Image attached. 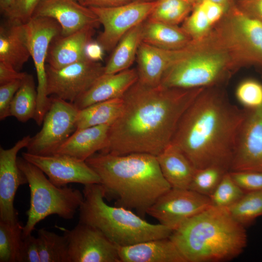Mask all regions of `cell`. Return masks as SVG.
Segmentation results:
<instances>
[{
	"instance_id": "6da1fadb",
	"label": "cell",
	"mask_w": 262,
	"mask_h": 262,
	"mask_svg": "<svg viewBox=\"0 0 262 262\" xmlns=\"http://www.w3.org/2000/svg\"><path fill=\"white\" fill-rule=\"evenodd\" d=\"M203 89L150 86L138 80L122 97V112L99 152L156 156L171 143L181 116Z\"/></svg>"
},
{
	"instance_id": "7a4b0ae2",
	"label": "cell",
	"mask_w": 262,
	"mask_h": 262,
	"mask_svg": "<svg viewBox=\"0 0 262 262\" xmlns=\"http://www.w3.org/2000/svg\"><path fill=\"white\" fill-rule=\"evenodd\" d=\"M244 113L218 86L204 88L181 116L171 143L196 169L229 171Z\"/></svg>"
},
{
	"instance_id": "3957f363",
	"label": "cell",
	"mask_w": 262,
	"mask_h": 262,
	"mask_svg": "<svg viewBox=\"0 0 262 262\" xmlns=\"http://www.w3.org/2000/svg\"><path fill=\"white\" fill-rule=\"evenodd\" d=\"M85 162L99 177L105 198H114L116 206L134 210L143 218L157 198L171 188L156 156L151 154L99 152Z\"/></svg>"
},
{
	"instance_id": "277c9868",
	"label": "cell",
	"mask_w": 262,
	"mask_h": 262,
	"mask_svg": "<svg viewBox=\"0 0 262 262\" xmlns=\"http://www.w3.org/2000/svg\"><path fill=\"white\" fill-rule=\"evenodd\" d=\"M169 238L186 262H222L239 256L247 244L244 226L226 208L213 206L188 219Z\"/></svg>"
},
{
	"instance_id": "5b68a950",
	"label": "cell",
	"mask_w": 262,
	"mask_h": 262,
	"mask_svg": "<svg viewBox=\"0 0 262 262\" xmlns=\"http://www.w3.org/2000/svg\"><path fill=\"white\" fill-rule=\"evenodd\" d=\"M84 186L79 222L98 229L116 246H127L171 235L173 230L162 224L150 223L123 207L107 204L100 184Z\"/></svg>"
},
{
	"instance_id": "8992f818",
	"label": "cell",
	"mask_w": 262,
	"mask_h": 262,
	"mask_svg": "<svg viewBox=\"0 0 262 262\" xmlns=\"http://www.w3.org/2000/svg\"><path fill=\"white\" fill-rule=\"evenodd\" d=\"M237 67L226 50L204 38L193 42L187 52L166 70L160 85L182 89L217 86Z\"/></svg>"
},
{
	"instance_id": "52a82bcc",
	"label": "cell",
	"mask_w": 262,
	"mask_h": 262,
	"mask_svg": "<svg viewBox=\"0 0 262 262\" xmlns=\"http://www.w3.org/2000/svg\"><path fill=\"white\" fill-rule=\"evenodd\" d=\"M17 162L27 178L30 191L23 238L32 234L36 225L50 215L56 214L66 220L73 218L83 201V193L67 186H56L40 169L23 157H17Z\"/></svg>"
},
{
	"instance_id": "ba28073f",
	"label": "cell",
	"mask_w": 262,
	"mask_h": 262,
	"mask_svg": "<svg viewBox=\"0 0 262 262\" xmlns=\"http://www.w3.org/2000/svg\"><path fill=\"white\" fill-rule=\"evenodd\" d=\"M226 50L237 66H262V22L240 8H231L208 35Z\"/></svg>"
},
{
	"instance_id": "9c48e42d",
	"label": "cell",
	"mask_w": 262,
	"mask_h": 262,
	"mask_svg": "<svg viewBox=\"0 0 262 262\" xmlns=\"http://www.w3.org/2000/svg\"><path fill=\"white\" fill-rule=\"evenodd\" d=\"M22 26L25 40L36 72L37 106L33 119L40 126L50 104L46 71L48 52L51 42L61 33L62 29L55 20L46 16H33Z\"/></svg>"
},
{
	"instance_id": "30bf717a",
	"label": "cell",
	"mask_w": 262,
	"mask_h": 262,
	"mask_svg": "<svg viewBox=\"0 0 262 262\" xmlns=\"http://www.w3.org/2000/svg\"><path fill=\"white\" fill-rule=\"evenodd\" d=\"M50 104L39 131L31 137L27 152L37 155L55 154L59 148L77 130L79 109L61 98L50 97Z\"/></svg>"
},
{
	"instance_id": "8fae6325",
	"label": "cell",
	"mask_w": 262,
	"mask_h": 262,
	"mask_svg": "<svg viewBox=\"0 0 262 262\" xmlns=\"http://www.w3.org/2000/svg\"><path fill=\"white\" fill-rule=\"evenodd\" d=\"M47 93L74 103L104 74L100 62L87 58L56 69L46 65Z\"/></svg>"
},
{
	"instance_id": "7c38bea8",
	"label": "cell",
	"mask_w": 262,
	"mask_h": 262,
	"mask_svg": "<svg viewBox=\"0 0 262 262\" xmlns=\"http://www.w3.org/2000/svg\"><path fill=\"white\" fill-rule=\"evenodd\" d=\"M157 3L139 0L114 7H88L103 27L96 41L105 51L113 50L125 33L148 18Z\"/></svg>"
},
{
	"instance_id": "4fadbf2b",
	"label": "cell",
	"mask_w": 262,
	"mask_h": 262,
	"mask_svg": "<svg viewBox=\"0 0 262 262\" xmlns=\"http://www.w3.org/2000/svg\"><path fill=\"white\" fill-rule=\"evenodd\" d=\"M212 206L209 196L189 189L171 188L157 198L147 214L174 230L185 220Z\"/></svg>"
},
{
	"instance_id": "5bb4252c",
	"label": "cell",
	"mask_w": 262,
	"mask_h": 262,
	"mask_svg": "<svg viewBox=\"0 0 262 262\" xmlns=\"http://www.w3.org/2000/svg\"><path fill=\"white\" fill-rule=\"evenodd\" d=\"M64 234L69 262H120L118 246L92 226L79 222L72 229H65Z\"/></svg>"
},
{
	"instance_id": "9a60e30c",
	"label": "cell",
	"mask_w": 262,
	"mask_h": 262,
	"mask_svg": "<svg viewBox=\"0 0 262 262\" xmlns=\"http://www.w3.org/2000/svg\"><path fill=\"white\" fill-rule=\"evenodd\" d=\"M22 156L40 169L57 186H65L70 183L100 184L99 177L85 161L60 153L37 155L25 152Z\"/></svg>"
},
{
	"instance_id": "2e32d148",
	"label": "cell",
	"mask_w": 262,
	"mask_h": 262,
	"mask_svg": "<svg viewBox=\"0 0 262 262\" xmlns=\"http://www.w3.org/2000/svg\"><path fill=\"white\" fill-rule=\"evenodd\" d=\"M244 109L229 171L262 172V106Z\"/></svg>"
},
{
	"instance_id": "e0dca14e",
	"label": "cell",
	"mask_w": 262,
	"mask_h": 262,
	"mask_svg": "<svg viewBox=\"0 0 262 262\" xmlns=\"http://www.w3.org/2000/svg\"><path fill=\"white\" fill-rule=\"evenodd\" d=\"M31 136L26 135L12 147H0V220L15 223L18 220L14 199L18 187L28 183L27 178L17 164V153L28 145Z\"/></svg>"
},
{
	"instance_id": "ac0fdd59",
	"label": "cell",
	"mask_w": 262,
	"mask_h": 262,
	"mask_svg": "<svg viewBox=\"0 0 262 262\" xmlns=\"http://www.w3.org/2000/svg\"><path fill=\"white\" fill-rule=\"evenodd\" d=\"M33 16L54 19L61 26V34L63 35L71 34L87 26L97 27L100 24L93 11L78 0H42Z\"/></svg>"
},
{
	"instance_id": "d6986e66",
	"label": "cell",
	"mask_w": 262,
	"mask_h": 262,
	"mask_svg": "<svg viewBox=\"0 0 262 262\" xmlns=\"http://www.w3.org/2000/svg\"><path fill=\"white\" fill-rule=\"evenodd\" d=\"M191 44L182 49L168 50L141 42L136 58L138 81L147 86L160 85L166 70L187 52Z\"/></svg>"
},
{
	"instance_id": "ffe728a7",
	"label": "cell",
	"mask_w": 262,
	"mask_h": 262,
	"mask_svg": "<svg viewBox=\"0 0 262 262\" xmlns=\"http://www.w3.org/2000/svg\"><path fill=\"white\" fill-rule=\"evenodd\" d=\"M96 27L87 26L68 35L54 37L49 47L46 64L58 69L87 58L85 47L92 40Z\"/></svg>"
},
{
	"instance_id": "44dd1931",
	"label": "cell",
	"mask_w": 262,
	"mask_h": 262,
	"mask_svg": "<svg viewBox=\"0 0 262 262\" xmlns=\"http://www.w3.org/2000/svg\"><path fill=\"white\" fill-rule=\"evenodd\" d=\"M138 80L135 68L113 74L104 73L74 104L81 110L98 102L122 98Z\"/></svg>"
},
{
	"instance_id": "7402d4cb",
	"label": "cell",
	"mask_w": 262,
	"mask_h": 262,
	"mask_svg": "<svg viewBox=\"0 0 262 262\" xmlns=\"http://www.w3.org/2000/svg\"><path fill=\"white\" fill-rule=\"evenodd\" d=\"M118 253L120 262H186L169 237L118 246Z\"/></svg>"
},
{
	"instance_id": "603a6c76",
	"label": "cell",
	"mask_w": 262,
	"mask_h": 262,
	"mask_svg": "<svg viewBox=\"0 0 262 262\" xmlns=\"http://www.w3.org/2000/svg\"><path fill=\"white\" fill-rule=\"evenodd\" d=\"M110 125L77 129L56 153L64 154L85 161L106 147Z\"/></svg>"
},
{
	"instance_id": "cb8c5ba5",
	"label": "cell",
	"mask_w": 262,
	"mask_h": 262,
	"mask_svg": "<svg viewBox=\"0 0 262 262\" xmlns=\"http://www.w3.org/2000/svg\"><path fill=\"white\" fill-rule=\"evenodd\" d=\"M156 159L163 176L171 188H189L196 169L179 147L170 143L156 156Z\"/></svg>"
},
{
	"instance_id": "d4e9b609",
	"label": "cell",
	"mask_w": 262,
	"mask_h": 262,
	"mask_svg": "<svg viewBox=\"0 0 262 262\" xmlns=\"http://www.w3.org/2000/svg\"><path fill=\"white\" fill-rule=\"evenodd\" d=\"M22 25L6 19L0 26V62L19 71L31 57Z\"/></svg>"
},
{
	"instance_id": "484cf974",
	"label": "cell",
	"mask_w": 262,
	"mask_h": 262,
	"mask_svg": "<svg viewBox=\"0 0 262 262\" xmlns=\"http://www.w3.org/2000/svg\"><path fill=\"white\" fill-rule=\"evenodd\" d=\"M141 42L160 49L178 50L188 47L193 41L178 25L147 18L142 24Z\"/></svg>"
},
{
	"instance_id": "4316f807",
	"label": "cell",
	"mask_w": 262,
	"mask_h": 262,
	"mask_svg": "<svg viewBox=\"0 0 262 262\" xmlns=\"http://www.w3.org/2000/svg\"><path fill=\"white\" fill-rule=\"evenodd\" d=\"M142 24L131 29L118 41L104 66L105 74L115 73L130 68L136 58L141 43Z\"/></svg>"
},
{
	"instance_id": "83f0119b",
	"label": "cell",
	"mask_w": 262,
	"mask_h": 262,
	"mask_svg": "<svg viewBox=\"0 0 262 262\" xmlns=\"http://www.w3.org/2000/svg\"><path fill=\"white\" fill-rule=\"evenodd\" d=\"M123 107L122 98L98 102L79 110L76 119L77 129L111 125L119 117Z\"/></svg>"
},
{
	"instance_id": "f1b7e54d",
	"label": "cell",
	"mask_w": 262,
	"mask_h": 262,
	"mask_svg": "<svg viewBox=\"0 0 262 262\" xmlns=\"http://www.w3.org/2000/svg\"><path fill=\"white\" fill-rule=\"evenodd\" d=\"M37 106V89L33 77L27 74L16 92L10 106L11 116L26 122L34 119Z\"/></svg>"
},
{
	"instance_id": "f546056e",
	"label": "cell",
	"mask_w": 262,
	"mask_h": 262,
	"mask_svg": "<svg viewBox=\"0 0 262 262\" xmlns=\"http://www.w3.org/2000/svg\"><path fill=\"white\" fill-rule=\"evenodd\" d=\"M37 241L41 262H69L68 243L64 234L40 229Z\"/></svg>"
},
{
	"instance_id": "4dcf8cb0",
	"label": "cell",
	"mask_w": 262,
	"mask_h": 262,
	"mask_svg": "<svg viewBox=\"0 0 262 262\" xmlns=\"http://www.w3.org/2000/svg\"><path fill=\"white\" fill-rule=\"evenodd\" d=\"M23 227L19 221L9 223L0 220V262H19Z\"/></svg>"
},
{
	"instance_id": "1f68e13d",
	"label": "cell",
	"mask_w": 262,
	"mask_h": 262,
	"mask_svg": "<svg viewBox=\"0 0 262 262\" xmlns=\"http://www.w3.org/2000/svg\"><path fill=\"white\" fill-rule=\"evenodd\" d=\"M226 209L231 217L244 226L252 223L262 215V190L245 193Z\"/></svg>"
},
{
	"instance_id": "d6a6232c",
	"label": "cell",
	"mask_w": 262,
	"mask_h": 262,
	"mask_svg": "<svg viewBox=\"0 0 262 262\" xmlns=\"http://www.w3.org/2000/svg\"><path fill=\"white\" fill-rule=\"evenodd\" d=\"M193 6L182 0H157L147 18L171 25L183 22Z\"/></svg>"
},
{
	"instance_id": "836d02e7",
	"label": "cell",
	"mask_w": 262,
	"mask_h": 262,
	"mask_svg": "<svg viewBox=\"0 0 262 262\" xmlns=\"http://www.w3.org/2000/svg\"><path fill=\"white\" fill-rule=\"evenodd\" d=\"M228 172L217 166L196 169L188 189L209 197Z\"/></svg>"
},
{
	"instance_id": "e575fe53",
	"label": "cell",
	"mask_w": 262,
	"mask_h": 262,
	"mask_svg": "<svg viewBox=\"0 0 262 262\" xmlns=\"http://www.w3.org/2000/svg\"><path fill=\"white\" fill-rule=\"evenodd\" d=\"M245 193L233 180L229 172H228L223 176L209 197L212 206L227 208L238 200Z\"/></svg>"
},
{
	"instance_id": "d590c367",
	"label": "cell",
	"mask_w": 262,
	"mask_h": 262,
	"mask_svg": "<svg viewBox=\"0 0 262 262\" xmlns=\"http://www.w3.org/2000/svg\"><path fill=\"white\" fill-rule=\"evenodd\" d=\"M191 11L183 22L181 28L193 41H200L206 37L214 27L198 3L194 5Z\"/></svg>"
},
{
	"instance_id": "8d00e7d4",
	"label": "cell",
	"mask_w": 262,
	"mask_h": 262,
	"mask_svg": "<svg viewBox=\"0 0 262 262\" xmlns=\"http://www.w3.org/2000/svg\"><path fill=\"white\" fill-rule=\"evenodd\" d=\"M235 95L237 100L245 109H253L262 106V84L259 81L248 79L237 86Z\"/></svg>"
},
{
	"instance_id": "74e56055",
	"label": "cell",
	"mask_w": 262,
	"mask_h": 262,
	"mask_svg": "<svg viewBox=\"0 0 262 262\" xmlns=\"http://www.w3.org/2000/svg\"><path fill=\"white\" fill-rule=\"evenodd\" d=\"M42 0H16L4 14L6 19L20 24L30 20L35 9Z\"/></svg>"
},
{
	"instance_id": "f35d334b",
	"label": "cell",
	"mask_w": 262,
	"mask_h": 262,
	"mask_svg": "<svg viewBox=\"0 0 262 262\" xmlns=\"http://www.w3.org/2000/svg\"><path fill=\"white\" fill-rule=\"evenodd\" d=\"M229 173L233 180L245 193L262 190V172L240 170Z\"/></svg>"
},
{
	"instance_id": "ab89813d",
	"label": "cell",
	"mask_w": 262,
	"mask_h": 262,
	"mask_svg": "<svg viewBox=\"0 0 262 262\" xmlns=\"http://www.w3.org/2000/svg\"><path fill=\"white\" fill-rule=\"evenodd\" d=\"M22 80H15L0 85V119L1 120L11 116V104L16 92L21 84Z\"/></svg>"
},
{
	"instance_id": "60d3db41",
	"label": "cell",
	"mask_w": 262,
	"mask_h": 262,
	"mask_svg": "<svg viewBox=\"0 0 262 262\" xmlns=\"http://www.w3.org/2000/svg\"><path fill=\"white\" fill-rule=\"evenodd\" d=\"M19 262H41L37 237L32 234L23 238L20 252Z\"/></svg>"
},
{
	"instance_id": "b9f144b4",
	"label": "cell",
	"mask_w": 262,
	"mask_h": 262,
	"mask_svg": "<svg viewBox=\"0 0 262 262\" xmlns=\"http://www.w3.org/2000/svg\"><path fill=\"white\" fill-rule=\"evenodd\" d=\"M197 2L203 9L213 27L221 21L228 9L224 6L209 0H198Z\"/></svg>"
},
{
	"instance_id": "7bdbcfd3",
	"label": "cell",
	"mask_w": 262,
	"mask_h": 262,
	"mask_svg": "<svg viewBox=\"0 0 262 262\" xmlns=\"http://www.w3.org/2000/svg\"><path fill=\"white\" fill-rule=\"evenodd\" d=\"M27 73L16 70L12 66L0 62V85L17 80H23Z\"/></svg>"
},
{
	"instance_id": "ee69618b",
	"label": "cell",
	"mask_w": 262,
	"mask_h": 262,
	"mask_svg": "<svg viewBox=\"0 0 262 262\" xmlns=\"http://www.w3.org/2000/svg\"><path fill=\"white\" fill-rule=\"evenodd\" d=\"M139 0L153 1L156 0H82V5L87 7L109 8Z\"/></svg>"
},
{
	"instance_id": "f6af8a7d",
	"label": "cell",
	"mask_w": 262,
	"mask_h": 262,
	"mask_svg": "<svg viewBox=\"0 0 262 262\" xmlns=\"http://www.w3.org/2000/svg\"><path fill=\"white\" fill-rule=\"evenodd\" d=\"M240 8L262 22V0H242Z\"/></svg>"
},
{
	"instance_id": "bcb514c9",
	"label": "cell",
	"mask_w": 262,
	"mask_h": 262,
	"mask_svg": "<svg viewBox=\"0 0 262 262\" xmlns=\"http://www.w3.org/2000/svg\"><path fill=\"white\" fill-rule=\"evenodd\" d=\"M105 50L97 41H90L88 43L85 50L86 58L92 61L100 62L104 56Z\"/></svg>"
},
{
	"instance_id": "7dc6e473",
	"label": "cell",
	"mask_w": 262,
	"mask_h": 262,
	"mask_svg": "<svg viewBox=\"0 0 262 262\" xmlns=\"http://www.w3.org/2000/svg\"><path fill=\"white\" fill-rule=\"evenodd\" d=\"M16 0H0V12L4 15L11 8Z\"/></svg>"
},
{
	"instance_id": "c3c4849f",
	"label": "cell",
	"mask_w": 262,
	"mask_h": 262,
	"mask_svg": "<svg viewBox=\"0 0 262 262\" xmlns=\"http://www.w3.org/2000/svg\"><path fill=\"white\" fill-rule=\"evenodd\" d=\"M211 1L221 4L225 7L228 8L230 0H209Z\"/></svg>"
},
{
	"instance_id": "681fc988",
	"label": "cell",
	"mask_w": 262,
	"mask_h": 262,
	"mask_svg": "<svg viewBox=\"0 0 262 262\" xmlns=\"http://www.w3.org/2000/svg\"><path fill=\"white\" fill-rule=\"evenodd\" d=\"M182 1L192 5H194L197 2L198 0H182Z\"/></svg>"
},
{
	"instance_id": "f907efd6",
	"label": "cell",
	"mask_w": 262,
	"mask_h": 262,
	"mask_svg": "<svg viewBox=\"0 0 262 262\" xmlns=\"http://www.w3.org/2000/svg\"><path fill=\"white\" fill-rule=\"evenodd\" d=\"M79 1V2L81 3L82 4V0H78Z\"/></svg>"
}]
</instances>
